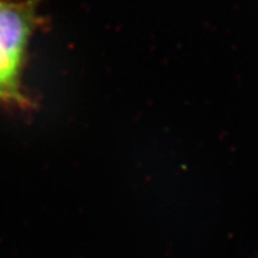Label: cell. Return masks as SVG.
Masks as SVG:
<instances>
[{"label": "cell", "mask_w": 258, "mask_h": 258, "mask_svg": "<svg viewBox=\"0 0 258 258\" xmlns=\"http://www.w3.org/2000/svg\"><path fill=\"white\" fill-rule=\"evenodd\" d=\"M36 22V0L24 3L0 0V42L9 55L19 64Z\"/></svg>", "instance_id": "6da1fadb"}, {"label": "cell", "mask_w": 258, "mask_h": 258, "mask_svg": "<svg viewBox=\"0 0 258 258\" xmlns=\"http://www.w3.org/2000/svg\"><path fill=\"white\" fill-rule=\"evenodd\" d=\"M21 64L16 62L0 42V101L28 104V99L18 86V73Z\"/></svg>", "instance_id": "7a4b0ae2"}]
</instances>
